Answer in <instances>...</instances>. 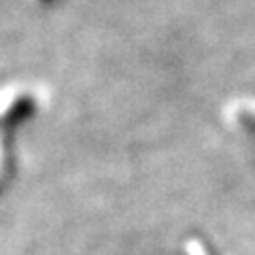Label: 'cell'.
Segmentation results:
<instances>
[{
    "label": "cell",
    "mask_w": 255,
    "mask_h": 255,
    "mask_svg": "<svg viewBox=\"0 0 255 255\" xmlns=\"http://www.w3.org/2000/svg\"><path fill=\"white\" fill-rule=\"evenodd\" d=\"M181 255H217L211 245L206 241H200V238H189V241L183 243V253Z\"/></svg>",
    "instance_id": "2"
},
{
    "label": "cell",
    "mask_w": 255,
    "mask_h": 255,
    "mask_svg": "<svg viewBox=\"0 0 255 255\" xmlns=\"http://www.w3.org/2000/svg\"><path fill=\"white\" fill-rule=\"evenodd\" d=\"M28 2H32V4H36V6H47V4H51L53 0H28Z\"/></svg>",
    "instance_id": "3"
},
{
    "label": "cell",
    "mask_w": 255,
    "mask_h": 255,
    "mask_svg": "<svg viewBox=\"0 0 255 255\" xmlns=\"http://www.w3.org/2000/svg\"><path fill=\"white\" fill-rule=\"evenodd\" d=\"M221 122L255 157V94H238L223 102Z\"/></svg>",
    "instance_id": "1"
}]
</instances>
